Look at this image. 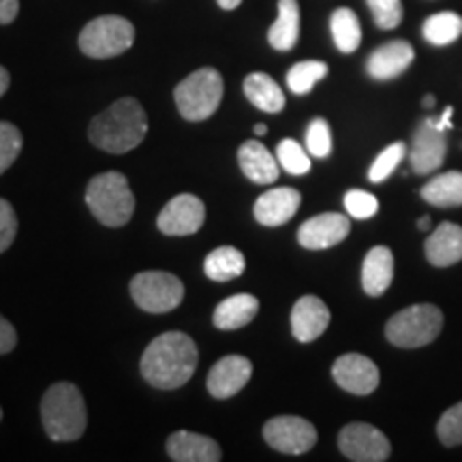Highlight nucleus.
<instances>
[{"label":"nucleus","mask_w":462,"mask_h":462,"mask_svg":"<svg viewBox=\"0 0 462 462\" xmlns=\"http://www.w3.org/2000/svg\"><path fill=\"white\" fill-rule=\"evenodd\" d=\"M199 351L195 340L182 332H165L146 346L142 356V377L159 390L187 385L195 374Z\"/></svg>","instance_id":"nucleus-1"},{"label":"nucleus","mask_w":462,"mask_h":462,"mask_svg":"<svg viewBox=\"0 0 462 462\" xmlns=\"http://www.w3.org/2000/svg\"><path fill=\"white\" fill-rule=\"evenodd\" d=\"M148 133V118L142 103L125 97L112 103L106 112L92 118L88 137L97 148L112 154H125L137 148Z\"/></svg>","instance_id":"nucleus-2"},{"label":"nucleus","mask_w":462,"mask_h":462,"mask_svg":"<svg viewBox=\"0 0 462 462\" xmlns=\"http://www.w3.org/2000/svg\"><path fill=\"white\" fill-rule=\"evenodd\" d=\"M42 421L51 441H78L88 426V411L78 385L69 381L51 385L42 398Z\"/></svg>","instance_id":"nucleus-3"},{"label":"nucleus","mask_w":462,"mask_h":462,"mask_svg":"<svg viewBox=\"0 0 462 462\" xmlns=\"http://www.w3.org/2000/svg\"><path fill=\"white\" fill-rule=\"evenodd\" d=\"M86 204L106 227H123L135 212L133 190L120 171H106L92 178L86 187Z\"/></svg>","instance_id":"nucleus-4"},{"label":"nucleus","mask_w":462,"mask_h":462,"mask_svg":"<svg viewBox=\"0 0 462 462\" xmlns=\"http://www.w3.org/2000/svg\"><path fill=\"white\" fill-rule=\"evenodd\" d=\"M173 99H176L178 112L189 123H201L210 118L223 99L221 73L212 67L198 69L176 86Z\"/></svg>","instance_id":"nucleus-5"},{"label":"nucleus","mask_w":462,"mask_h":462,"mask_svg":"<svg viewBox=\"0 0 462 462\" xmlns=\"http://www.w3.org/2000/svg\"><path fill=\"white\" fill-rule=\"evenodd\" d=\"M443 330V313L435 304H413L398 310L385 323V337L401 349H418L435 340Z\"/></svg>","instance_id":"nucleus-6"},{"label":"nucleus","mask_w":462,"mask_h":462,"mask_svg":"<svg viewBox=\"0 0 462 462\" xmlns=\"http://www.w3.org/2000/svg\"><path fill=\"white\" fill-rule=\"evenodd\" d=\"M135 42V26L126 17L101 15L90 20L79 32V50L88 58H114L131 50Z\"/></svg>","instance_id":"nucleus-7"},{"label":"nucleus","mask_w":462,"mask_h":462,"mask_svg":"<svg viewBox=\"0 0 462 462\" xmlns=\"http://www.w3.org/2000/svg\"><path fill=\"white\" fill-rule=\"evenodd\" d=\"M131 298L146 313H170L178 309L184 300V285L178 276L170 273H140L131 281Z\"/></svg>","instance_id":"nucleus-8"},{"label":"nucleus","mask_w":462,"mask_h":462,"mask_svg":"<svg viewBox=\"0 0 462 462\" xmlns=\"http://www.w3.org/2000/svg\"><path fill=\"white\" fill-rule=\"evenodd\" d=\"M263 439L276 452L300 456L315 448L317 429L298 415H276L263 426Z\"/></svg>","instance_id":"nucleus-9"},{"label":"nucleus","mask_w":462,"mask_h":462,"mask_svg":"<svg viewBox=\"0 0 462 462\" xmlns=\"http://www.w3.org/2000/svg\"><path fill=\"white\" fill-rule=\"evenodd\" d=\"M338 448L354 462H383L392 454L388 437L366 421L346 424L338 435Z\"/></svg>","instance_id":"nucleus-10"},{"label":"nucleus","mask_w":462,"mask_h":462,"mask_svg":"<svg viewBox=\"0 0 462 462\" xmlns=\"http://www.w3.org/2000/svg\"><path fill=\"white\" fill-rule=\"evenodd\" d=\"M448 154V140L443 131L437 126L435 118H426L413 133L411 148H409V161L411 170L420 176L435 171L441 167Z\"/></svg>","instance_id":"nucleus-11"},{"label":"nucleus","mask_w":462,"mask_h":462,"mask_svg":"<svg viewBox=\"0 0 462 462\" xmlns=\"http://www.w3.org/2000/svg\"><path fill=\"white\" fill-rule=\"evenodd\" d=\"M206 221L204 201L190 193H180L170 199L157 218V227L165 236H190Z\"/></svg>","instance_id":"nucleus-12"},{"label":"nucleus","mask_w":462,"mask_h":462,"mask_svg":"<svg viewBox=\"0 0 462 462\" xmlns=\"http://www.w3.org/2000/svg\"><path fill=\"white\" fill-rule=\"evenodd\" d=\"M332 377L345 392L368 396L379 388V368L371 357L362 354H345L332 364Z\"/></svg>","instance_id":"nucleus-13"},{"label":"nucleus","mask_w":462,"mask_h":462,"mask_svg":"<svg viewBox=\"0 0 462 462\" xmlns=\"http://www.w3.org/2000/svg\"><path fill=\"white\" fill-rule=\"evenodd\" d=\"M351 231L349 217L338 212H323L300 225L298 242L309 251H323L343 242Z\"/></svg>","instance_id":"nucleus-14"},{"label":"nucleus","mask_w":462,"mask_h":462,"mask_svg":"<svg viewBox=\"0 0 462 462\" xmlns=\"http://www.w3.org/2000/svg\"><path fill=\"white\" fill-rule=\"evenodd\" d=\"M253 377V364L245 356H225L208 373V392L218 401H227Z\"/></svg>","instance_id":"nucleus-15"},{"label":"nucleus","mask_w":462,"mask_h":462,"mask_svg":"<svg viewBox=\"0 0 462 462\" xmlns=\"http://www.w3.org/2000/svg\"><path fill=\"white\" fill-rule=\"evenodd\" d=\"M330 326V309L317 296H302L291 309V332L300 343H313Z\"/></svg>","instance_id":"nucleus-16"},{"label":"nucleus","mask_w":462,"mask_h":462,"mask_svg":"<svg viewBox=\"0 0 462 462\" xmlns=\"http://www.w3.org/2000/svg\"><path fill=\"white\" fill-rule=\"evenodd\" d=\"M300 204H302V195L296 189L279 187L263 193L262 198L255 201V212L257 223L265 225V227H281V225L289 223L293 215L298 212Z\"/></svg>","instance_id":"nucleus-17"},{"label":"nucleus","mask_w":462,"mask_h":462,"mask_svg":"<svg viewBox=\"0 0 462 462\" xmlns=\"http://www.w3.org/2000/svg\"><path fill=\"white\" fill-rule=\"evenodd\" d=\"M413 58L415 51L411 48V43L396 39V42L383 43L368 56L366 71L371 78L385 82V79H394L398 75L407 71V69L411 67Z\"/></svg>","instance_id":"nucleus-18"},{"label":"nucleus","mask_w":462,"mask_h":462,"mask_svg":"<svg viewBox=\"0 0 462 462\" xmlns=\"http://www.w3.org/2000/svg\"><path fill=\"white\" fill-rule=\"evenodd\" d=\"M167 454L176 462H218L223 458L215 439L189 430L171 432L167 439Z\"/></svg>","instance_id":"nucleus-19"},{"label":"nucleus","mask_w":462,"mask_h":462,"mask_svg":"<svg viewBox=\"0 0 462 462\" xmlns=\"http://www.w3.org/2000/svg\"><path fill=\"white\" fill-rule=\"evenodd\" d=\"M426 259L435 268H449L462 259V227L443 221L424 242Z\"/></svg>","instance_id":"nucleus-20"},{"label":"nucleus","mask_w":462,"mask_h":462,"mask_svg":"<svg viewBox=\"0 0 462 462\" xmlns=\"http://www.w3.org/2000/svg\"><path fill=\"white\" fill-rule=\"evenodd\" d=\"M394 281V255L388 246H374L366 253L362 265V287L371 298L388 291Z\"/></svg>","instance_id":"nucleus-21"},{"label":"nucleus","mask_w":462,"mask_h":462,"mask_svg":"<svg viewBox=\"0 0 462 462\" xmlns=\"http://www.w3.org/2000/svg\"><path fill=\"white\" fill-rule=\"evenodd\" d=\"M238 163L242 173H245L251 182L273 184L274 180H279V159H274L262 142L242 143L238 150Z\"/></svg>","instance_id":"nucleus-22"},{"label":"nucleus","mask_w":462,"mask_h":462,"mask_svg":"<svg viewBox=\"0 0 462 462\" xmlns=\"http://www.w3.org/2000/svg\"><path fill=\"white\" fill-rule=\"evenodd\" d=\"M259 313V300L251 293H236L227 300H223L221 304L215 309V326L218 330H240L255 319V315Z\"/></svg>","instance_id":"nucleus-23"},{"label":"nucleus","mask_w":462,"mask_h":462,"mask_svg":"<svg viewBox=\"0 0 462 462\" xmlns=\"http://www.w3.org/2000/svg\"><path fill=\"white\" fill-rule=\"evenodd\" d=\"M245 95L257 109L268 114H279L285 107V92L268 73H251L245 79Z\"/></svg>","instance_id":"nucleus-24"},{"label":"nucleus","mask_w":462,"mask_h":462,"mask_svg":"<svg viewBox=\"0 0 462 462\" xmlns=\"http://www.w3.org/2000/svg\"><path fill=\"white\" fill-rule=\"evenodd\" d=\"M300 37V5L298 0H279V17L270 28L268 42L274 50L289 51L296 48Z\"/></svg>","instance_id":"nucleus-25"},{"label":"nucleus","mask_w":462,"mask_h":462,"mask_svg":"<svg viewBox=\"0 0 462 462\" xmlns=\"http://www.w3.org/2000/svg\"><path fill=\"white\" fill-rule=\"evenodd\" d=\"M421 199L437 208L462 206V171L439 173L421 187Z\"/></svg>","instance_id":"nucleus-26"},{"label":"nucleus","mask_w":462,"mask_h":462,"mask_svg":"<svg viewBox=\"0 0 462 462\" xmlns=\"http://www.w3.org/2000/svg\"><path fill=\"white\" fill-rule=\"evenodd\" d=\"M246 268V259L238 248L234 246H218L210 255L206 257L204 262V273L210 281L217 282H225V281H234L245 273Z\"/></svg>","instance_id":"nucleus-27"},{"label":"nucleus","mask_w":462,"mask_h":462,"mask_svg":"<svg viewBox=\"0 0 462 462\" xmlns=\"http://www.w3.org/2000/svg\"><path fill=\"white\" fill-rule=\"evenodd\" d=\"M330 31L334 45L343 54H354L362 43V26L357 15L351 9L340 7L330 17Z\"/></svg>","instance_id":"nucleus-28"},{"label":"nucleus","mask_w":462,"mask_h":462,"mask_svg":"<svg viewBox=\"0 0 462 462\" xmlns=\"http://www.w3.org/2000/svg\"><path fill=\"white\" fill-rule=\"evenodd\" d=\"M421 34H424L426 42L437 45V48L458 42L462 34V17L454 11H443V14L426 17Z\"/></svg>","instance_id":"nucleus-29"},{"label":"nucleus","mask_w":462,"mask_h":462,"mask_svg":"<svg viewBox=\"0 0 462 462\" xmlns=\"http://www.w3.org/2000/svg\"><path fill=\"white\" fill-rule=\"evenodd\" d=\"M328 75V65L321 60H304L287 71V86L293 95H309L317 82Z\"/></svg>","instance_id":"nucleus-30"},{"label":"nucleus","mask_w":462,"mask_h":462,"mask_svg":"<svg viewBox=\"0 0 462 462\" xmlns=\"http://www.w3.org/2000/svg\"><path fill=\"white\" fill-rule=\"evenodd\" d=\"M279 165L291 176H304L310 170L309 150H304L296 140H282L276 148Z\"/></svg>","instance_id":"nucleus-31"},{"label":"nucleus","mask_w":462,"mask_h":462,"mask_svg":"<svg viewBox=\"0 0 462 462\" xmlns=\"http://www.w3.org/2000/svg\"><path fill=\"white\" fill-rule=\"evenodd\" d=\"M404 154H407V146H404L402 142L390 143V146L373 161L371 170H368V180L374 184L388 180V178L392 176V171H394L396 167L402 163Z\"/></svg>","instance_id":"nucleus-32"},{"label":"nucleus","mask_w":462,"mask_h":462,"mask_svg":"<svg viewBox=\"0 0 462 462\" xmlns=\"http://www.w3.org/2000/svg\"><path fill=\"white\" fill-rule=\"evenodd\" d=\"M437 437L446 448H456L462 443V401L449 407L437 421Z\"/></svg>","instance_id":"nucleus-33"},{"label":"nucleus","mask_w":462,"mask_h":462,"mask_svg":"<svg viewBox=\"0 0 462 462\" xmlns=\"http://www.w3.org/2000/svg\"><path fill=\"white\" fill-rule=\"evenodd\" d=\"M22 133L15 125L0 120V173H5L22 152Z\"/></svg>","instance_id":"nucleus-34"},{"label":"nucleus","mask_w":462,"mask_h":462,"mask_svg":"<svg viewBox=\"0 0 462 462\" xmlns=\"http://www.w3.org/2000/svg\"><path fill=\"white\" fill-rule=\"evenodd\" d=\"M306 150L317 159L330 157L332 152V133L330 125L323 118H315L306 129Z\"/></svg>","instance_id":"nucleus-35"},{"label":"nucleus","mask_w":462,"mask_h":462,"mask_svg":"<svg viewBox=\"0 0 462 462\" xmlns=\"http://www.w3.org/2000/svg\"><path fill=\"white\" fill-rule=\"evenodd\" d=\"M374 24L381 31H394L402 22V0H366Z\"/></svg>","instance_id":"nucleus-36"},{"label":"nucleus","mask_w":462,"mask_h":462,"mask_svg":"<svg viewBox=\"0 0 462 462\" xmlns=\"http://www.w3.org/2000/svg\"><path fill=\"white\" fill-rule=\"evenodd\" d=\"M345 208L354 218H371L377 215L379 201L373 193H368V190L354 189V190H346Z\"/></svg>","instance_id":"nucleus-37"},{"label":"nucleus","mask_w":462,"mask_h":462,"mask_svg":"<svg viewBox=\"0 0 462 462\" xmlns=\"http://www.w3.org/2000/svg\"><path fill=\"white\" fill-rule=\"evenodd\" d=\"M17 236V217L14 206L0 198V253H5L14 245Z\"/></svg>","instance_id":"nucleus-38"},{"label":"nucleus","mask_w":462,"mask_h":462,"mask_svg":"<svg viewBox=\"0 0 462 462\" xmlns=\"http://www.w3.org/2000/svg\"><path fill=\"white\" fill-rule=\"evenodd\" d=\"M17 345V332L15 328L11 326V323L5 319L3 315H0V356L9 354V351H14Z\"/></svg>","instance_id":"nucleus-39"},{"label":"nucleus","mask_w":462,"mask_h":462,"mask_svg":"<svg viewBox=\"0 0 462 462\" xmlns=\"http://www.w3.org/2000/svg\"><path fill=\"white\" fill-rule=\"evenodd\" d=\"M20 14V0H0V24H11Z\"/></svg>","instance_id":"nucleus-40"},{"label":"nucleus","mask_w":462,"mask_h":462,"mask_svg":"<svg viewBox=\"0 0 462 462\" xmlns=\"http://www.w3.org/2000/svg\"><path fill=\"white\" fill-rule=\"evenodd\" d=\"M9 84H11V75L5 67H0V97L5 95V92L9 90Z\"/></svg>","instance_id":"nucleus-41"},{"label":"nucleus","mask_w":462,"mask_h":462,"mask_svg":"<svg viewBox=\"0 0 462 462\" xmlns=\"http://www.w3.org/2000/svg\"><path fill=\"white\" fill-rule=\"evenodd\" d=\"M217 3L221 5V9H225V11H234L240 7L242 0H217Z\"/></svg>","instance_id":"nucleus-42"},{"label":"nucleus","mask_w":462,"mask_h":462,"mask_svg":"<svg viewBox=\"0 0 462 462\" xmlns=\"http://www.w3.org/2000/svg\"><path fill=\"white\" fill-rule=\"evenodd\" d=\"M418 229H421V231L430 229V218L429 217H421L420 221H418Z\"/></svg>","instance_id":"nucleus-43"},{"label":"nucleus","mask_w":462,"mask_h":462,"mask_svg":"<svg viewBox=\"0 0 462 462\" xmlns=\"http://www.w3.org/2000/svg\"><path fill=\"white\" fill-rule=\"evenodd\" d=\"M255 133L257 135H265V133H268V126H265L263 123H259V125H255Z\"/></svg>","instance_id":"nucleus-44"},{"label":"nucleus","mask_w":462,"mask_h":462,"mask_svg":"<svg viewBox=\"0 0 462 462\" xmlns=\"http://www.w3.org/2000/svg\"><path fill=\"white\" fill-rule=\"evenodd\" d=\"M421 103H424V107H432V106H435V97H432V95L424 97V101H421Z\"/></svg>","instance_id":"nucleus-45"},{"label":"nucleus","mask_w":462,"mask_h":462,"mask_svg":"<svg viewBox=\"0 0 462 462\" xmlns=\"http://www.w3.org/2000/svg\"><path fill=\"white\" fill-rule=\"evenodd\" d=\"M0 420H3V409H0Z\"/></svg>","instance_id":"nucleus-46"}]
</instances>
